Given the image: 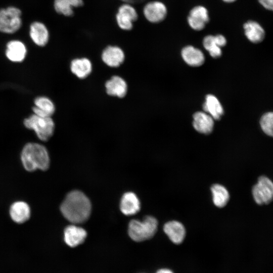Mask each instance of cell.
I'll use <instances>...</instances> for the list:
<instances>
[{"label":"cell","mask_w":273,"mask_h":273,"mask_svg":"<svg viewBox=\"0 0 273 273\" xmlns=\"http://www.w3.org/2000/svg\"><path fill=\"white\" fill-rule=\"evenodd\" d=\"M10 215L14 222L18 223H24L30 217V207L25 202H15L10 207Z\"/></svg>","instance_id":"2e32d148"},{"label":"cell","mask_w":273,"mask_h":273,"mask_svg":"<svg viewBox=\"0 0 273 273\" xmlns=\"http://www.w3.org/2000/svg\"><path fill=\"white\" fill-rule=\"evenodd\" d=\"M163 230L171 241L175 244L181 243L186 236V230L183 224L177 221L166 222Z\"/></svg>","instance_id":"7c38bea8"},{"label":"cell","mask_w":273,"mask_h":273,"mask_svg":"<svg viewBox=\"0 0 273 273\" xmlns=\"http://www.w3.org/2000/svg\"><path fill=\"white\" fill-rule=\"evenodd\" d=\"M252 196L259 205L267 204L273 200V182L265 176H260L253 187Z\"/></svg>","instance_id":"8992f818"},{"label":"cell","mask_w":273,"mask_h":273,"mask_svg":"<svg viewBox=\"0 0 273 273\" xmlns=\"http://www.w3.org/2000/svg\"><path fill=\"white\" fill-rule=\"evenodd\" d=\"M93 69L90 61L86 58H76L70 64V70L73 74L80 79L87 77Z\"/></svg>","instance_id":"ffe728a7"},{"label":"cell","mask_w":273,"mask_h":273,"mask_svg":"<svg viewBox=\"0 0 273 273\" xmlns=\"http://www.w3.org/2000/svg\"><path fill=\"white\" fill-rule=\"evenodd\" d=\"M83 4L82 0H55L54 8L57 12L66 16L73 14L72 8L78 7Z\"/></svg>","instance_id":"cb8c5ba5"},{"label":"cell","mask_w":273,"mask_h":273,"mask_svg":"<svg viewBox=\"0 0 273 273\" xmlns=\"http://www.w3.org/2000/svg\"><path fill=\"white\" fill-rule=\"evenodd\" d=\"M21 10L13 6L0 10V31L13 33L22 26Z\"/></svg>","instance_id":"5b68a950"},{"label":"cell","mask_w":273,"mask_h":273,"mask_svg":"<svg viewBox=\"0 0 273 273\" xmlns=\"http://www.w3.org/2000/svg\"><path fill=\"white\" fill-rule=\"evenodd\" d=\"M204 111L214 119L218 120L223 113V108L218 100L212 95H208L203 105Z\"/></svg>","instance_id":"603a6c76"},{"label":"cell","mask_w":273,"mask_h":273,"mask_svg":"<svg viewBox=\"0 0 273 273\" xmlns=\"http://www.w3.org/2000/svg\"><path fill=\"white\" fill-rule=\"evenodd\" d=\"M143 13L146 19L153 23L163 21L167 14L165 5L160 1H152L147 3L144 8Z\"/></svg>","instance_id":"ba28073f"},{"label":"cell","mask_w":273,"mask_h":273,"mask_svg":"<svg viewBox=\"0 0 273 273\" xmlns=\"http://www.w3.org/2000/svg\"><path fill=\"white\" fill-rule=\"evenodd\" d=\"M222 1L225 3H231L234 2L236 0H222Z\"/></svg>","instance_id":"4dcf8cb0"},{"label":"cell","mask_w":273,"mask_h":273,"mask_svg":"<svg viewBox=\"0 0 273 273\" xmlns=\"http://www.w3.org/2000/svg\"><path fill=\"white\" fill-rule=\"evenodd\" d=\"M26 127L33 129L41 141H47L53 135L55 123L51 117H41L35 114L31 115L24 120Z\"/></svg>","instance_id":"277c9868"},{"label":"cell","mask_w":273,"mask_h":273,"mask_svg":"<svg viewBox=\"0 0 273 273\" xmlns=\"http://www.w3.org/2000/svg\"><path fill=\"white\" fill-rule=\"evenodd\" d=\"M258 1L266 9L273 11V0H258Z\"/></svg>","instance_id":"f1b7e54d"},{"label":"cell","mask_w":273,"mask_h":273,"mask_svg":"<svg viewBox=\"0 0 273 273\" xmlns=\"http://www.w3.org/2000/svg\"><path fill=\"white\" fill-rule=\"evenodd\" d=\"M125 55L122 50L117 46H108L102 54V59L107 66L117 67L123 62Z\"/></svg>","instance_id":"8fae6325"},{"label":"cell","mask_w":273,"mask_h":273,"mask_svg":"<svg viewBox=\"0 0 273 273\" xmlns=\"http://www.w3.org/2000/svg\"><path fill=\"white\" fill-rule=\"evenodd\" d=\"M203 44L212 57L216 58L221 56L222 51L221 48L217 44L214 35L206 36L203 39Z\"/></svg>","instance_id":"484cf974"},{"label":"cell","mask_w":273,"mask_h":273,"mask_svg":"<svg viewBox=\"0 0 273 273\" xmlns=\"http://www.w3.org/2000/svg\"><path fill=\"white\" fill-rule=\"evenodd\" d=\"M27 52L25 44L21 41L13 40L7 44L6 55L11 61L20 62L22 61Z\"/></svg>","instance_id":"ac0fdd59"},{"label":"cell","mask_w":273,"mask_h":273,"mask_svg":"<svg viewBox=\"0 0 273 273\" xmlns=\"http://www.w3.org/2000/svg\"><path fill=\"white\" fill-rule=\"evenodd\" d=\"M140 202L136 195L132 192H127L122 197L120 204L121 211L125 215H131L140 209Z\"/></svg>","instance_id":"e0dca14e"},{"label":"cell","mask_w":273,"mask_h":273,"mask_svg":"<svg viewBox=\"0 0 273 273\" xmlns=\"http://www.w3.org/2000/svg\"><path fill=\"white\" fill-rule=\"evenodd\" d=\"M181 54L185 62L190 66H199L203 64L205 60L202 52L192 46L184 47Z\"/></svg>","instance_id":"d6986e66"},{"label":"cell","mask_w":273,"mask_h":273,"mask_svg":"<svg viewBox=\"0 0 273 273\" xmlns=\"http://www.w3.org/2000/svg\"><path fill=\"white\" fill-rule=\"evenodd\" d=\"M124 1H127V0H124ZM128 1H129V0H127Z\"/></svg>","instance_id":"1f68e13d"},{"label":"cell","mask_w":273,"mask_h":273,"mask_svg":"<svg viewBox=\"0 0 273 273\" xmlns=\"http://www.w3.org/2000/svg\"><path fill=\"white\" fill-rule=\"evenodd\" d=\"M88 198L81 192L73 191L67 194L61 205L63 216L73 223L85 221L91 212Z\"/></svg>","instance_id":"6da1fadb"},{"label":"cell","mask_w":273,"mask_h":273,"mask_svg":"<svg viewBox=\"0 0 273 273\" xmlns=\"http://www.w3.org/2000/svg\"><path fill=\"white\" fill-rule=\"evenodd\" d=\"M155 273H174L172 270L167 268H162L158 269Z\"/></svg>","instance_id":"f546056e"},{"label":"cell","mask_w":273,"mask_h":273,"mask_svg":"<svg viewBox=\"0 0 273 273\" xmlns=\"http://www.w3.org/2000/svg\"><path fill=\"white\" fill-rule=\"evenodd\" d=\"M209 21V16L207 9L203 6H197L190 11L187 22L190 27L194 30L203 29Z\"/></svg>","instance_id":"52a82bcc"},{"label":"cell","mask_w":273,"mask_h":273,"mask_svg":"<svg viewBox=\"0 0 273 273\" xmlns=\"http://www.w3.org/2000/svg\"><path fill=\"white\" fill-rule=\"evenodd\" d=\"M213 119L206 112H197L193 115V125L197 131L203 134H209L213 129Z\"/></svg>","instance_id":"9a60e30c"},{"label":"cell","mask_w":273,"mask_h":273,"mask_svg":"<svg viewBox=\"0 0 273 273\" xmlns=\"http://www.w3.org/2000/svg\"><path fill=\"white\" fill-rule=\"evenodd\" d=\"M29 35L35 44L40 47L44 46L49 41V31L46 25L40 22L35 21L31 24Z\"/></svg>","instance_id":"5bb4252c"},{"label":"cell","mask_w":273,"mask_h":273,"mask_svg":"<svg viewBox=\"0 0 273 273\" xmlns=\"http://www.w3.org/2000/svg\"><path fill=\"white\" fill-rule=\"evenodd\" d=\"M106 93L108 95L123 98L127 91V84L125 80L119 76H113L105 83Z\"/></svg>","instance_id":"4fadbf2b"},{"label":"cell","mask_w":273,"mask_h":273,"mask_svg":"<svg viewBox=\"0 0 273 273\" xmlns=\"http://www.w3.org/2000/svg\"><path fill=\"white\" fill-rule=\"evenodd\" d=\"M21 159L24 168L28 171L36 169L46 170L50 165V157L47 149L37 143L27 144L22 151Z\"/></svg>","instance_id":"7a4b0ae2"},{"label":"cell","mask_w":273,"mask_h":273,"mask_svg":"<svg viewBox=\"0 0 273 273\" xmlns=\"http://www.w3.org/2000/svg\"><path fill=\"white\" fill-rule=\"evenodd\" d=\"M211 190L214 205L220 208L225 206L230 199L227 189L221 185L215 184L212 186Z\"/></svg>","instance_id":"d4e9b609"},{"label":"cell","mask_w":273,"mask_h":273,"mask_svg":"<svg viewBox=\"0 0 273 273\" xmlns=\"http://www.w3.org/2000/svg\"><path fill=\"white\" fill-rule=\"evenodd\" d=\"M138 17L136 10L129 4H123L120 6L116 16L119 27L125 30L132 28L133 22L136 20Z\"/></svg>","instance_id":"9c48e42d"},{"label":"cell","mask_w":273,"mask_h":273,"mask_svg":"<svg viewBox=\"0 0 273 273\" xmlns=\"http://www.w3.org/2000/svg\"><path fill=\"white\" fill-rule=\"evenodd\" d=\"M259 123L264 133L273 137V112L264 114L260 118Z\"/></svg>","instance_id":"4316f807"},{"label":"cell","mask_w":273,"mask_h":273,"mask_svg":"<svg viewBox=\"0 0 273 273\" xmlns=\"http://www.w3.org/2000/svg\"><path fill=\"white\" fill-rule=\"evenodd\" d=\"M215 41L217 44L220 47H224L226 44V39L222 34H217L214 35Z\"/></svg>","instance_id":"83f0119b"},{"label":"cell","mask_w":273,"mask_h":273,"mask_svg":"<svg viewBox=\"0 0 273 273\" xmlns=\"http://www.w3.org/2000/svg\"><path fill=\"white\" fill-rule=\"evenodd\" d=\"M87 236L86 231L75 225L67 226L64 232L65 243L71 247H76L82 244Z\"/></svg>","instance_id":"30bf717a"},{"label":"cell","mask_w":273,"mask_h":273,"mask_svg":"<svg viewBox=\"0 0 273 273\" xmlns=\"http://www.w3.org/2000/svg\"><path fill=\"white\" fill-rule=\"evenodd\" d=\"M243 27L246 37L251 42L259 43L264 39L265 31L257 22L249 21L244 24Z\"/></svg>","instance_id":"44dd1931"},{"label":"cell","mask_w":273,"mask_h":273,"mask_svg":"<svg viewBox=\"0 0 273 273\" xmlns=\"http://www.w3.org/2000/svg\"><path fill=\"white\" fill-rule=\"evenodd\" d=\"M158 221L153 216H147L143 221L133 219L130 221L128 232L130 238L135 242L152 238L157 232Z\"/></svg>","instance_id":"3957f363"},{"label":"cell","mask_w":273,"mask_h":273,"mask_svg":"<svg viewBox=\"0 0 273 273\" xmlns=\"http://www.w3.org/2000/svg\"><path fill=\"white\" fill-rule=\"evenodd\" d=\"M35 106L33 107L34 114L41 117H51L55 111L53 102L48 98L39 97L34 100Z\"/></svg>","instance_id":"7402d4cb"}]
</instances>
